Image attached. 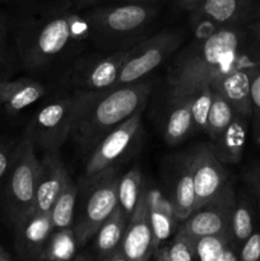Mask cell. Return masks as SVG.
<instances>
[{
  "instance_id": "obj_1",
  "label": "cell",
  "mask_w": 260,
  "mask_h": 261,
  "mask_svg": "<svg viewBox=\"0 0 260 261\" xmlns=\"http://www.w3.org/2000/svg\"><path fill=\"white\" fill-rule=\"evenodd\" d=\"M247 42L244 25L221 27L204 36H195L177 53L168 66V101L188 98L214 78L236 68L242 59Z\"/></svg>"
},
{
  "instance_id": "obj_2",
  "label": "cell",
  "mask_w": 260,
  "mask_h": 261,
  "mask_svg": "<svg viewBox=\"0 0 260 261\" xmlns=\"http://www.w3.org/2000/svg\"><path fill=\"white\" fill-rule=\"evenodd\" d=\"M152 89V82L143 79L107 91L89 92L71 133L82 155L88 157L107 133L143 111Z\"/></svg>"
},
{
  "instance_id": "obj_3",
  "label": "cell",
  "mask_w": 260,
  "mask_h": 261,
  "mask_svg": "<svg viewBox=\"0 0 260 261\" xmlns=\"http://www.w3.org/2000/svg\"><path fill=\"white\" fill-rule=\"evenodd\" d=\"M91 40L86 17L63 13L27 27L19 36V53L27 70L40 71Z\"/></svg>"
},
{
  "instance_id": "obj_4",
  "label": "cell",
  "mask_w": 260,
  "mask_h": 261,
  "mask_svg": "<svg viewBox=\"0 0 260 261\" xmlns=\"http://www.w3.org/2000/svg\"><path fill=\"white\" fill-rule=\"evenodd\" d=\"M157 10L149 4H126L94 9L86 15L91 28V40L103 50L133 47V38L140 37L143 31L154 19Z\"/></svg>"
},
{
  "instance_id": "obj_5",
  "label": "cell",
  "mask_w": 260,
  "mask_h": 261,
  "mask_svg": "<svg viewBox=\"0 0 260 261\" xmlns=\"http://www.w3.org/2000/svg\"><path fill=\"white\" fill-rule=\"evenodd\" d=\"M119 166L91 178H82L73 229L79 247H83L117 208Z\"/></svg>"
},
{
  "instance_id": "obj_6",
  "label": "cell",
  "mask_w": 260,
  "mask_h": 261,
  "mask_svg": "<svg viewBox=\"0 0 260 261\" xmlns=\"http://www.w3.org/2000/svg\"><path fill=\"white\" fill-rule=\"evenodd\" d=\"M88 94L89 92L74 91L68 96L50 99L40 107L24 133L36 152L38 149L43 154L59 153L71 137L76 117Z\"/></svg>"
},
{
  "instance_id": "obj_7",
  "label": "cell",
  "mask_w": 260,
  "mask_h": 261,
  "mask_svg": "<svg viewBox=\"0 0 260 261\" xmlns=\"http://www.w3.org/2000/svg\"><path fill=\"white\" fill-rule=\"evenodd\" d=\"M41 160L25 135L18 143L14 161L7 176L4 203L5 211L14 224L18 219L32 212L40 180Z\"/></svg>"
},
{
  "instance_id": "obj_8",
  "label": "cell",
  "mask_w": 260,
  "mask_h": 261,
  "mask_svg": "<svg viewBox=\"0 0 260 261\" xmlns=\"http://www.w3.org/2000/svg\"><path fill=\"white\" fill-rule=\"evenodd\" d=\"M183 42L184 33L177 30L163 31L147 40H143L133 47L115 87L145 79L147 75L171 58V55L177 53Z\"/></svg>"
},
{
  "instance_id": "obj_9",
  "label": "cell",
  "mask_w": 260,
  "mask_h": 261,
  "mask_svg": "<svg viewBox=\"0 0 260 261\" xmlns=\"http://www.w3.org/2000/svg\"><path fill=\"white\" fill-rule=\"evenodd\" d=\"M143 111H138L107 133L87 157L83 178H91L109 168L119 166L139 143L143 130Z\"/></svg>"
},
{
  "instance_id": "obj_10",
  "label": "cell",
  "mask_w": 260,
  "mask_h": 261,
  "mask_svg": "<svg viewBox=\"0 0 260 261\" xmlns=\"http://www.w3.org/2000/svg\"><path fill=\"white\" fill-rule=\"evenodd\" d=\"M133 47L79 59L71 70V83L75 91L101 92L114 88Z\"/></svg>"
},
{
  "instance_id": "obj_11",
  "label": "cell",
  "mask_w": 260,
  "mask_h": 261,
  "mask_svg": "<svg viewBox=\"0 0 260 261\" xmlns=\"http://www.w3.org/2000/svg\"><path fill=\"white\" fill-rule=\"evenodd\" d=\"M195 190V211L221 198L229 186L224 165L212 152L211 145L199 144L188 152Z\"/></svg>"
},
{
  "instance_id": "obj_12",
  "label": "cell",
  "mask_w": 260,
  "mask_h": 261,
  "mask_svg": "<svg viewBox=\"0 0 260 261\" xmlns=\"http://www.w3.org/2000/svg\"><path fill=\"white\" fill-rule=\"evenodd\" d=\"M236 191L233 185L217 200L196 209L178 224L177 231L183 232L193 240L214 234H229L231 236V216L233 211Z\"/></svg>"
},
{
  "instance_id": "obj_13",
  "label": "cell",
  "mask_w": 260,
  "mask_h": 261,
  "mask_svg": "<svg viewBox=\"0 0 260 261\" xmlns=\"http://www.w3.org/2000/svg\"><path fill=\"white\" fill-rule=\"evenodd\" d=\"M257 0H204L191 12L195 36H204L226 25H242Z\"/></svg>"
},
{
  "instance_id": "obj_14",
  "label": "cell",
  "mask_w": 260,
  "mask_h": 261,
  "mask_svg": "<svg viewBox=\"0 0 260 261\" xmlns=\"http://www.w3.org/2000/svg\"><path fill=\"white\" fill-rule=\"evenodd\" d=\"M145 188L147 184L134 212L127 219L126 228L120 246L122 254L129 261H149L154 254L153 231L150 226L149 212H148Z\"/></svg>"
},
{
  "instance_id": "obj_15",
  "label": "cell",
  "mask_w": 260,
  "mask_h": 261,
  "mask_svg": "<svg viewBox=\"0 0 260 261\" xmlns=\"http://www.w3.org/2000/svg\"><path fill=\"white\" fill-rule=\"evenodd\" d=\"M14 246L20 259L40 261L43 249L54 232L50 213L30 212L14 224Z\"/></svg>"
},
{
  "instance_id": "obj_16",
  "label": "cell",
  "mask_w": 260,
  "mask_h": 261,
  "mask_svg": "<svg viewBox=\"0 0 260 261\" xmlns=\"http://www.w3.org/2000/svg\"><path fill=\"white\" fill-rule=\"evenodd\" d=\"M70 180L68 168L64 165L59 153L43 154L32 212L50 213L54 203Z\"/></svg>"
},
{
  "instance_id": "obj_17",
  "label": "cell",
  "mask_w": 260,
  "mask_h": 261,
  "mask_svg": "<svg viewBox=\"0 0 260 261\" xmlns=\"http://www.w3.org/2000/svg\"><path fill=\"white\" fill-rule=\"evenodd\" d=\"M172 161L167 198L172 204L176 219L180 224L195 211V190L188 153Z\"/></svg>"
},
{
  "instance_id": "obj_18",
  "label": "cell",
  "mask_w": 260,
  "mask_h": 261,
  "mask_svg": "<svg viewBox=\"0 0 260 261\" xmlns=\"http://www.w3.org/2000/svg\"><path fill=\"white\" fill-rule=\"evenodd\" d=\"M145 196H147L148 212H149L150 226L153 231V246L155 251L175 234L178 223L172 204L162 190L147 185Z\"/></svg>"
},
{
  "instance_id": "obj_19",
  "label": "cell",
  "mask_w": 260,
  "mask_h": 261,
  "mask_svg": "<svg viewBox=\"0 0 260 261\" xmlns=\"http://www.w3.org/2000/svg\"><path fill=\"white\" fill-rule=\"evenodd\" d=\"M250 119L237 112L231 124L211 140L212 152L223 165H236L242 160L249 134Z\"/></svg>"
},
{
  "instance_id": "obj_20",
  "label": "cell",
  "mask_w": 260,
  "mask_h": 261,
  "mask_svg": "<svg viewBox=\"0 0 260 261\" xmlns=\"http://www.w3.org/2000/svg\"><path fill=\"white\" fill-rule=\"evenodd\" d=\"M47 87L33 78L0 81V105L10 115H17L42 98Z\"/></svg>"
},
{
  "instance_id": "obj_21",
  "label": "cell",
  "mask_w": 260,
  "mask_h": 261,
  "mask_svg": "<svg viewBox=\"0 0 260 261\" xmlns=\"http://www.w3.org/2000/svg\"><path fill=\"white\" fill-rule=\"evenodd\" d=\"M256 201L252 194L245 193L242 190L236 193L229 229L232 244L239 250L256 228Z\"/></svg>"
},
{
  "instance_id": "obj_22",
  "label": "cell",
  "mask_w": 260,
  "mask_h": 261,
  "mask_svg": "<svg viewBox=\"0 0 260 261\" xmlns=\"http://www.w3.org/2000/svg\"><path fill=\"white\" fill-rule=\"evenodd\" d=\"M170 105L171 109L166 119L163 137L168 145H178L195 133L190 98L170 102Z\"/></svg>"
},
{
  "instance_id": "obj_23",
  "label": "cell",
  "mask_w": 260,
  "mask_h": 261,
  "mask_svg": "<svg viewBox=\"0 0 260 261\" xmlns=\"http://www.w3.org/2000/svg\"><path fill=\"white\" fill-rule=\"evenodd\" d=\"M127 218L117 206L114 213L105 221L94 234V250L97 252V261H101L112 252L120 249L126 228Z\"/></svg>"
},
{
  "instance_id": "obj_24",
  "label": "cell",
  "mask_w": 260,
  "mask_h": 261,
  "mask_svg": "<svg viewBox=\"0 0 260 261\" xmlns=\"http://www.w3.org/2000/svg\"><path fill=\"white\" fill-rule=\"evenodd\" d=\"M144 186L143 173L138 167H133L120 177L117 185V206L121 209L127 219L134 212Z\"/></svg>"
},
{
  "instance_id": "obj_25",
  "label": "cell",
  "mask_w": 260,
  "mask_h": 261,
  "mask_svg": "<svg viewBox=\"0 0 260 261\" xmlns=\"http://www.w3.org/2000/svg\"><path fill=\"white\" fill-rule=\"evenodd\" d=\"M79 186L73 180L69 181L50 211L54 229L71 228L75 217Z\"/></svg>"
},
{
  "instance_id": "obj_26",
  "label": "cell",
  "mask_w": 260,
  "mask_h": 261,
  "mask_svg": "<svg viewBox=\"0 0 260 261\" xmlns=\"http://www.w3.org/2000/svg\"><path fill=\"white\" fill-rule=\"evenodd\" d=\"M78 247L73 227L54 229L40 261H73Z\"/></svg>"
},
{
  "instance_id": "obj_27",
  "label": "cell",
  "mask_w": 260,
  "mask_h": 261,
  "mask_svg": "<svg viewBox=\"0 0 260 261\" xmlns=\"http://www.w3.org/2000/svg\"><path fill=\"white\" fill-rule=\"evenodd\" d=\"M236 110L224 97L217 92L212 91V105L209 111L208 122H206L205 134L209 139L214 140L233 120Z\"/></svg>"
},
{
  "instance_id": "obj_28",
  "label": "cell",
  "mask_w": 260,
  "mask_h": 261,
  "mask_svg": "<svg viewBox=\"0 0 260 261\" xmlns=\"http://www.w3.org/2000/svg\"><path fill=\"white\" fill-rule=\"evenodd\" d=\"M153 256L155 261H194L195 259V240L183 232L176 231L171 244L158 247Z\"/></svg>"
},
{
  "instance_id": "obj_29",
  "label": "cell",
  "mask_w": 260,
  "mask_h": 261,
  "mask_svg": "<svg viewBox=\"0 0 260 261\" xmlns=\"http://www.w3.org/2000/svg\"><path fill=\"white\" fill-rule=\"evenodd\" d=\"M231 241L229 234H214L195 240L194 261H217Z\"/></svg>"
},
{
  "instance_id": "obj_30",
  "label": "cell",
  "mask_w": 260,
  "mask_h": 261,
  "mask_svg": "<svg viewBox=\"0 0 260 261\" xmlns=\"http://www.w3.org/2000/svg\"><path fill=\"white\" fill-rule=\"evenodd\" d=\"M188 98H190L191 103L194 130H195V133H205L212 105V89L209 87H204Z\"/></svg>"
},
{
  "instance_id": "obj_31",
  "label": "cell",
  "mask_w": 260,
  "mask_h": 261,
  "mask_svg": "<svg viewBox=\"0 0 260 261\" xmlns=\"http://www.w3.org/2000/svg\"><path fill=\"white\" fill-rule=\"evenodd\" d=\"M251 116H250V125L252 129L254 140L260 147V66L255 71L251 82Z\"/></svg>"
},
{
  "instance_id": "obj_32",
  "label": "cell",
  "mask_w": 260,
  "mask_h": 261,
  "mask_svg": "<svg viewBox=\"0 0 260 261\" xmlns=\"http://www.w3.org/2000/svg\"><path fill=\"white\" fill-rule=\"evenodd\" d=\"M239 261H260V227H256L251 236L241 245Z\"/></svg>"
},
{
  "instance_id": "obj_33",
  "label": "cell",
  "mask_w": 260,
  "mask_h": 261,
  "mask_svg": "<svg viewBox=\"0 0 260 261\" xmlns=\"http://www.w3.org/2000/svg\"><path fill=\"white\" fill-rule=\"evenodd\" d=\"M19 143V142H18ZM18 143H2L0 144V182L7 178L10 167L14 161L15 153H17Z\"/></svg>"
},
{
  "instance_id": "obj_34",
  "label": "cell",
  "mask_w": 260,
  "mask_h": 261,
  "mask_svg": "<svg viewBox=\"0 0 260 261\" xmlns=\"http://www.w3.org/2000/svg\"><path fill=\"white\" fill-rule=\"evenodd\" d=\"M247 182L251 188V194L256 201L257 211L260 213V162L250 170L249 175H247Z\"/></svg>"
},
{
  "instance_id": "obj_35",
  "label": "cell",
  "mask_w": 260,
  "mask_h": 261,
  "mask_svg": "<svg viewBox=\"0 0 260 261\" xmlns=\"http://www.w3.org/2000/svg\"><path fill=\"white\" fill-rule=\"evenodd\" d=\"M255 23H260V0H257V2L252 5L250 12L247 13L246 17H245L242 25L255 24Z\"/></svg>"
},
{
  "instance_id": "obj_36",
  "label": "cell",
  "mask_w": 260,
  "mask_h": 261,
  "mask_svg": "<svg viewBox=\"0 0 260 261\" xmlns=\"http://www.w3.org/2000/svg\"><path fill=\"white\" fill-rule=\"evenodd\" d=\"M247 31V36H249L250 41L252 45L260 51V23H255V24L244 25Z\"/></svg>"
},
{
  "instance_id": "obj_37",
  "label": "cell",
  "mask_w": 260,
  "mask_h": 261,
  "mask_svg": "<svg viewBox=\"0 0 260 261\" xmlns=\"http://www.w3.org/2000/svg\"><path fill=\"white\" fill-rule=\"evenodd\" d=\"M217 261H239V249L232 242H229Z\"/></svg>"
},
{
  "instance_id": "obj_38",
  "label": "cell",
  "mask_w": 260,
  "mask_h": 261,
  "mask_svg": "<svg viewBox=\"0 0 260 261\" xmlns=\"http://www.w3.org/2000/svg\"><path fill=\"white\" fill-rule=\"evenodd\" d=\"M203 2L204 0H177V4L180 5L183 9L193 12V10H195Z\"/></svg>"
},
{
  "instance_id": "obj_39",
  "label": "cell",
  "mask_w": 260,
  "mask_h": 261,
  "mask_svg": "<svg viewBox=\"0 0 260 261\" xmlns=\"http://www.w3.org/2000/svg\"><path fill=\"white\" fill-rule=\"evenodd\" d=\"M101 261H129L125 257V255L122 254L121 249L116 250L115 252H112L111 255H109L107 257H105V259H102Z\"/></svg>"
},
{
  "instance_id": "obj_40",
  "label": "cell",
  "mask_w": 260,
  "mask_h": 261,
  "mask_svg": "<svg viewBox=\"0 0 260 261\" xmlns=\"http://www.w3.org/2000/svg\"><path fill=\"white\" fill-rule=\"evenodd\" d=\"M4 42H5V25L4 22H0V63L4 55Z\"/></svg>"
},
{
  "instance_id": "obj_41",
  "label": "cell",
  "mask_w": 260,
  "mask_h": 261,
  "mask_svg": "<svg viewBox=\"0 0 260 261\" xmlns=\"http://www.w3.org/2000/svg\"><path fill=\"white\" fill-rule=\"evenodd\" d=\"M0 261H13L12 257H10V255L8 254L2 246H0Z\"/></svg>"
},
{
  "instance_id": "obj_42",
  "label": "cell",
  "mask_w": 260,
  "mask_h": 261,
  "mask_svg": "<svg viewBox=\"0 0 260 261\" xmlns=\"http://www.w3.org/2000/svg\"><path fill=\"white\" fill-rule=\"evenodd\" d=\"M73 261H94V260L93 257L89 256V255L81 254V255H76V256L73 259Z\"/></svg>"
},
{
  "instance_id": "obj_43",
  "label": "cell",
  "mask_w": 260,
  "mask_h": 261,
  "mask_svg": "<svg viewBox=\"0 0 260 261\" xmlns=\"http://www.w3.org/2000/svg\"><path fill=\"white\" fill-rule=\"evenodd\" d=\"M119 2L135 3V4H145V3H147V2H153V0H119Z\"/></svg>"
},
{
  "instance_id": "obj_44",
  "label": "cell",
  "mask_w": 260,
  "mask_h": 261,
  "mask_svg": "<svg viewBox=\"0 0 260 261\" xmlns=\"http://www.w3.org/2000/svg\"><path fill=\"white\" fill-rule=\"evenodd\" d=\"M0 22H3V18L2 17H0Z\"/></svg>"
},
{
  "instance_id": "obj_45",
  "label": "cell",
  "mask_w": 260,
  "mask_h": 261,
  "mask_svg": "<svg viewBox=\"0 0 260 261\" xmlns=\"http://www.w3.org/2000/svg\"><path fill=\"white\" fill-rule=\"evenodd\" d=\"M86 2H91V0H86Z\"/></svg>"
}]
</instances>
